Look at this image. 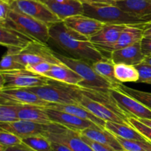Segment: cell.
I'll list each match as a JSON object with an SVG mask.
<instances>
[{"instance_id": "4", "label": "cell", "mask_w": 151, "mask_h": 151, "mask_svg": "<svg viewBox=\"0 0 151 151\" xmlns=\"http://www.w3.org/2000/svg\"><path fill=\"white\" fill-rule=\"evenodd\" d=\"M83 15L105 24L134 25L147 23L139 18L126 13L115 4H83Z\"/></svg>"}, {"instance_id": "13", "label": "cell", "mask_w": 151, "mask_h": 151, "mask_svg": "<svg viewBox=\"0 0 151 151\" xmlns=\"http://www.w3.org/2000/svg\"><path fill=\"white\" fill-rule=\"evenodd\" d=\"M44 108L47 113L48 114L50 119L53 122L64 126L66 128L70 129L73 131L78 132V133H80V132L87 128H89V127L97 126L92 121L83 119V118H81L76 115H72V114L68 113L50 109V108Z\"/></svg>"}, {"instance_id": "31", "label": "cell", "mask_w": 151, "mask_h": 151, "mask_svg": "<svg viewBox=\"0 0 151 151\" xmlns=\"http://www.w3.org/2000/svg\"><path fill=\"white\" fill-rule=\"evenodd\" d=\"M22 142L36 151H52V142L47 136L41 135L29 136L22 139Z\"/></svg>"}, {"instance_id": "28", "label": "cell", "mask_w": 151, "mask_h": 151, "mask_svg": "<svg viewBox=\"0 0 151 151\" xmlns=\"http://www.w3.org/2000/svg\"><path fill=\"white\" fill-rule=\"evenodd\" d=\"M114 62L112 61L111 58L104 56L102 59L98 62L93 64V69L103 78L107 80L112 85V88H114L119 84V81L116 78L114 75Z\"/></svg>"}, {"instance_id": "35", "label": "cell", "mask_w": 151, "mask_h": 151, "mask_svg": "<svg viewBox=\"0 0 151 151\" xmlns=\"http://www.w3.org/2000/svg\"><path fill=\"white\" fill-rule=\"evenodd\" d=\"M22 143V139L17 135L0 128V149L16 146Z\"/></svg>"}, {"instance_id": "39", "label": "cell", "mask_w": 151, "mask_h": 151, "mask_svg": "<svg viewBox=\"0 0 151 151\" xmlns=\"http://www.w3.org/2000/svg\"><path fill=\"white\" fill-rule=\"evenodd\" d=\"M81 135L83 140L87 144L89 145V147L93 150V151H116V150L111 147L108 146V145L99 143V142H95V141L94 140H91V139H88V138L86 137V136H83V135Z\"/></svg>"}, {"instance_id": "32", "label": "cell", "mask_w": 151, "mask_h": 151, "mask_svg": "<svg viewBox=\"0 0 151 151\" xmlns=\"http://www.w3.org/2000/svg\"><path fill=\"white\" fill-rule=\"evenodd\" d=\"M125 151H151L150 141L128 140L115 136Z\"/></svg>"}, {"instance_id": "36", "label": "cell", "mask_w": 151, "mask_h": 151, "mask_svg": "<svg viewBox=\"0 0 151 151\" xmlns=\"http://www.w3.org/2000/svg\"><path fill=\"white\" fill-rule=\"evenodd\" d=\"M136 68L137 69L139 75V79L138 82L146 83V84H151V66L142 62L139 65H136Z\"/></svg>"}, {"instance_id": "7", "label": "cell", "mask_w": 151, "mask_h": 151, "mask_svg": "<svg viewBox=\"0 0 151 151\" xmlns=\"http://www.w3.org/2000/svg\"><path fill=\"white\" fill-rule=\"evenodd\" d=\"M50 81V78L27 69L0 71V91L7 89L38 87L48 84Z\"/></svg>"}, {"instance_id": "3", "label": "cell", "mask_w": 151, "mask_h": 151, "mask_svg": "<svg viewBox=\"0 0 151 151\" xmlns=\"http://www.w3.org/2000/svg\"><path fill=\"white\" fill-rule=\"evenodd\" d=\"M0 25L10 27L33 41L47 44L50 38V26L31 16L10 9L8 17Z\"/></svg>"}, {"instance_id": "16", "label": "cell", "mask_w": 151, "mask_h": 151, "mask_svg": "<svg viewBox=\"0 0 151 151\" xmlns=\"http://www.w3.org/2000/svg\"><path fill=\"white\" fill-rule=\"evenodd\" d=\"M83 94V93H82ZM79 105L83 107L89 112L94 114L98 118H101L105 121H114V122L120 123V124H127L130 125L129 121L124 119L121 116L114 113V111L111 110L106 106L103 105L102 104L87 97L86 96L83 94L81 100H80Z\"/></svg>"}, {"instance_id": "10", "label": "cell", "mask_w": 151, "mask_h": 151, "mask_svg": "<svg viewBox=\"0 0 151 151\" xmlns=\"http://www.w3.org/2000/svg\"><path fill=\"white\" fill-rule=\"evenodd\" d=\"M0 104L47 107L50 105V102L43 100L35 93L27 88H15L0 91Z\"/></svg>"}, {"instance_id": "20", "label": "cell", "mask_w": 151, "mask_h": 151, "mask_svg": "<svg viewBox=\"0 0 151 151\" xmlns=\"http://www.w3.org/2000/svg\"><path fill=\"white\" fill-rule=\"evenodd\" d=\"M145 56L142 52L141 41L124 48L116 50L111 53V59L114 64H125L136 66L143 62Z\"/></svg>"}, {"instance_id": "38", "label": "cell", "mask_w": 151, "mask_h": 151, "mask_svg": "<svg viewBox=\"0 0 151 151\" xmlns=\"http://www.w3.org/2000/svg\"><path fill=\"white\" fill-rule=\"evenodd\" d=\"M53 64L47 62H40V63L34 64V65H29L25 67L27 70L30 72L38 74V75L44 76L45 73L48 72L51 70L52 67L53 66Z\"/></svg>"}, {"instance_id": "14", "label": "cell", "mask_w": 151, "mask_h": 151, "mask_svg": "<svg viewBox=\"0 0 151 151\" xmlns=\"http://www.w3.org/2000/svg\"><path fill=\"white\" fill-rule=\"evenodd\" d=\"M66 26L90 38L99 32L105 23L83 14L69 16L63 20Z\"/></svg>"}, {"instance_id": "40", "label": "cell", "mask_w": 151, "mask_h": 151, "mask_svg": "<svg viewBox=\"0 0 151 151\" xmlns=\"http://www.w3.org/2000/svg\"><path fill=\"white\" fill-rule=\"evenodd\" d=\"M10 9L11 7L8 2L0 0V22L7 20Z\"/></svg>"}, {"instance_id": "9", "label": "cell", "mask_w": 151, "mask_h": 151, "mask_svg": "<svg viewBox=\"0 0 151 151\" xmlns=\"http://www.w3.org/2000/svg\"><path fill=\"white\" fill-rule=\"evenodd\" d=\"M9 4L13 10L31 16L49 26L61 22L54 13L38 0H13Z\"/></svg>"}, {"instance_id": "11", "label": "cell", "mask_w": 151, "mask_h": 151, "mask_svg": "<svg viewBox=\"0 0 151 151\" xmlns=\"http://www.w3.org/2000/svg\"><path fill=\"white\" fill-rule=\"evenodd\" d=\"M109 93L129 118L134 117L137 119H151V110L141 102L116 88H110Z\"/></svg>"}, {"instance_id": "5", "label": "cell", "mask_w": 151, "mask_h": 151, "mask_svg": "<svg viewBox=\"0 0 151 151\" xmlns=\"http://www.w3.org/2000/svg\"><path fill=\"white\" fill-rule=\"evenodd\" d=\"M7 50H11L14 53L16 60L25 67L43 62L60 66L65 65L55 56V51L48 44L36 41H32L23 49L7 47Z\"/></svg>"}, {"instance_id": "44", "label": "cell", "mask_w": 151, "mask_h": 151, "mask_svg": "<svg viewBox=\"0 0 151 151\" xmlns=\"http://www.w3.org/2000/svg\"><path fill=\"white\" fill-rule=\"evenodd\" d=\"M52 151H73L69 147L57 142H52Z\"/></svg>"}, {"instance_id": "8", "label": "cell", "mask_w": 151, "mask_h": 151, "mask_svg": "<svg viewBox=\"0 0 151 151\" xmlns=\"http://www.w3.org/2000/svg\"><path fill=\"white\" fill-rule=\"evenodd\" d=\"M0 128L11 132L24 139L38 135L47 136L49 133H60L64 131L66 127L57 123L44 124L20 119L13 123H0Z\"/></svg>"}, {"instance_id": "19", "label": "cell", "mask_w": 151, "mask_h": 151, "mask_svg": "<svg viewBox=\"0 0 151 151\" xmlns=\"http://www.w3.org/2000/svg\"><path fill=\"white\" fill-rule=\"evenodd\" d=\"M126 25L105 24L97 33L89 38L90 41L97 49L113 44L119 38Z\"/></svg>"}, {"instance_id": "24", "label": "cell", "mask_w": 151, "mask_h": 151, "mask_svg": "<svg viewBox=\"0 0 151 151\" xmlns=\"http://www.w3.org/2000/svg\"><path fill=\"white\" fill-rule=\"evenodd\" d=\"M46 108H50V109L63 111V112L72 114V115H76V116L83 118V119L92 121L93 123L97 124L98 127H102V128H106V121H103L101 118L94 115V114L89 112L88 110H86L80 105H62V104L50 103V105H48Z\"/></svg>"}, {"instance_id": "45", "label": "cell", "mask_w": 151, "mask_h": 151, "mask_svg": "<svg viewBox=\"0 0 151 151\" xmlns=\"http://www.w3.org/2000/svg\"><path fill=\"white\" fill-rule=\"evenodd\" d=\"M143 38L151 39V22L147 23V25H145L144 33H143Z\"/></svg>"}, {"instance_id": "18", "label": "cell", "mask_w": 151, "mask_h": 151, "mask_svg": "<svg viewBox=\"0 0 151 151\" xmlns=\"http://www.w3.org/2000/svg\"><path fill=\"white\" fill-rule=\"evenodd\" d=\"M80 90L87 97L102 104L111 110L116 113L124 119L128 121L129 116L119 107L118 104L109 93V89H91L80 87Z\"/></svg>"}, {"instance_id": "26", "label": "cell", "mask_w": 151, "mask_h": 151, "mask_svg": "<svg viewBox=\"0 0 151 151\" xmlns=\"http://www.w3.org/2000/svg\"><path fill=\"white\" fill-rule=\"evenodd\" d=\"M44 76L72 85H78L81 81H83L79 74L66 65L60 66L54 65L50 71L44 74Z\"/></svg>"}, {"instance_id": "43", "label": "cell", "mask_w": 151, "mask_h": 151, "mask_svg": "<svg viewBox=\"0 0 151 151\" xmlns=\"http://www.w3.org/2000/svg\"><path fill=\"white\" fill-rule=\"evenodd\" d=\"M82 4H114L120 0H80Z\"/></svg>"}, {"instance_id": "37", "label": "cell", "mask_w": 151, "mask_h": 151, "mask_svg": "<svg viewBox=\"0 0 151 151\" xmlns=\"http://www.w3.org/2000/svg\"><path fill=\"white\" fill-rule=\"evenodd\" d=\"M128 121H129L130 125L138 130L147 140H149L151 142V127H148L144 123L141 122L139 119L134 118V117H130L128 118Z\"/></svg>"}, {"instance_id": "27", "label": "cell", "mask_w": 151, "mask_h": 151, "mask_svg": "<svg viewBox=\"0 0 151 151\" xmlns=\"http://www.w3.org/2000/svg\"><path fill=\"white\" fill-rule=\"evenodd\" d=\"M106 129L111 132L114 135L128 139V140L137 141H149L141 133L136 130L131 125L114 122V121H106Z\"/></svg>"}, {"instance_id": "48", "label": "cell", "mask_w": 151, "mask_h": 151, "mask_svg": "<svg viewBox=\"0 0 151 151\" xmlns=\"http://www.w3.org/2000/svg\"><path fill=\"white\" fill-rule=\"evenodd\" d=\"M3 1H7V2L10 3V1H13V0H3Z\"/></svg>"}, {"instance_id": "41", "label": "cell", "mask_w": 151, "mask_h": 151, "mask_svg": "<svg viewBox=\"0 0 151 151\" xmlns=\"http://www.w3.org/2000/svg\"><path fill=\"white\" fill-rule=\"evenodd\" d=\"M142 52L145 56H151V39L143 38L141 41Z\"/></svg>"}, {"instance_id": "23", "label": "cell", "mask_w": 151, "mask_h": 151, "mask_svg": "<svg viewBox=\"0 0 151 151\" xmlns=\"http://www.w3.org/2000/svg\"><path fill=\"white\" fill-rule=\"evenodd\" d=\"M79 133L91 140L108 145L116 151H125L115 135L106 128H101L98 126H96L86 129Z\"/></svg>"}, {"instance_id": "21", "label": "cell", "mask_w": 151, "mask_h": 151, "mask_svg": "<svg viewBox=\"0 0 151 151\" xmlns=\"http://www.w3.org/2000/svg\"><path fill=\"white\" fill-rule=\"evenodd\" d=\"M114 4L145 22H151V0H120Z\"/></svg>"}, {"instance_id": "34", "label": "cell", "mask_w": 151, "mask_h": 151, "mask_svg": "<svg viewBox=\"0 0 151 151\" xmlns=\"http://www.w3.org/2000/svg\"><path fill=\"white\" fill-rule=\"evenodd\" d=\"M26 69L24 65L18 62L15 58V55L11 50H7V53H5L1 60L0 65V71Z\"/></svg>"}, {"instance_id": "42", "label": "cell", "mask_w": 151, "mask_h": 151, "mask_svg": "<svg viewBox=\"0 0 151 151\" xmlns=\"http://www.w3.org/2000/svg\"><path fill=\"white\" fill-rule=\"evenodd\" d=\"M0 151H36L32 148L29 147L27 144L22 142L20 144L16 145V146L9 147L5 149H0Z\"/></svg>"}, {"instance_id": "22", "label": "cell", "mask_w": 151, "mask_h": 151, "mask_svg": "<svg viewBox=\"0 0 151 151\" xmlns=\"http://www.w3.org/2000/svg\"><path fill=\"white\" fill-rule=\"evenodd\" d=\"M32 41L33 40L19 31L10 27L0 25V44L7 48L23 49Z\"/></svg>"}, {"instance_id": "12", "label": "cell", "mask_w": 151, "mask_h": 151, "mask_svg": "<svg viewBox=\"0 0 151 151\" xmlns=\"http://www.w3.org/2000/svg\"><path fill=\"white\" fill-rule=\"evenodd\" d=\"M146 25L147 23L127 25L116 42L114 43L113 44L101 47L97 50H100L102 53L103 52H106L111 54L112 52L115 50L132 45L138 41H141L143 38V33H144V30Z\"/></svg>"}, {"instance_id": "1", "label": "cell", "mask_w": 151, "mask_h": 151, "mask_svg": "<svg viewBox=\"0 0 151 151\" xmlns=\"http://www.w3.org/2000/svg\"><path fill=\"white\" fill-rule=\"evenodd\" d=\"M47 44L57 53L84 61L90 65L105 56L94 47L89 38L66 26L63 21L50 25Z\"/></svg>"}, {"instance_id": "30", "label": "cell", "mask_w": 151, "mask_h": 151, "mask_svg": "<svg viewBox=\"0 0 151 151\" xmlns=\"http://www.w3.org/2000/svg\"><path fill=\"white\" fill-rule=\"evenodd\" d=\"M114 88L117 89L118 90L121 91L122 93H125L128 96H131V97L135 99L136 100L139 101V102H141L142 105H144L145 106L147 107L148 109H150L151 110V93L131 88V87L124 85L122 83L118 84Z\"/></svg>"}, {"instance_id": "47", "label": "cell", "mask_w": 151, "mask_h": 151, "mask_svg": "<svg viewBox=\"0 0 151 151\" xmlns=\"http://www.w3.org/2000/svg\"><path fill=\"white\" fill-rule=\"evenodd\" d=\"M143 62H145V63L147 64V65L151 66V56H146V57L145 58Z\"/></svg>"}, {"instance_id": "33", "label": "cell", "mask_w": 151, "mask_h": 151, "mask_svg": "<svg viewBox=\"0 0 151 151\" xmlns=\"http://www.w3.org/2000/svg\"><path fill=\"white\" fill-rule=\"evenodd\" d=\"M19 120L17 105L0 104V123H13Z\"/></svg>"}, {"instance_id": "17", "label": "cell", "mask_w": 151, "mask_h": 151, "mask_svg": "<svg viewBox=\"0 0 151 151\" xmlns=\"http://www.w3.org/2000/svg\"><path fill=\"white\" fill-rule=\"evenodd\" d=\"M47 137L51 142L63 144L73 151H93L89 145L83 140L79 133L70 129L66 128L60 133H49Z\"/></svg>"}, {"instance_id": "2", "label": "cell", "mask_w": 151, "mask_h": 151, "mask_svg": "<svg viewBox=\"0 0 151 151\" xmlns=\"http://www.w3.org/2000/svg\"><path fill=\"white\" fill-rule=\"evenodd\" d=\"M27 89L33 92L43 100L55 104L79 105L83 96L78 85H72L51 78L48 84Z\"/></svg>"}, {"instance_id": "29", "label": "cell", "mask_w": 151, "mask_h": 151, "mask_svg": "<svg viewBox=\"0 0 151 151\" xmlns=\"http://www.w3.org/2000/svg\"><path fill=\"white\" fill-rule=\"evenodd\" d=\"M114 75L120 83L138 82L139 79V72L135 66L125 64H115Z\"/></svg>"}, {"instance_id": "15", "label": "cell", "mask_w": 151, "mask_h": 151, "mask_svg": "<svg viewBox=\"0 0 151 151\" xmlns=\"http://www.w3.org/2000/svg\"><path fill=\"white\" fill-rule=\"evenodd\" d=\"M45 4L61 21L75 15L83 14V5L80 0H38Z\"/></svg>"}, {"instance_id": "46", "label": "cell", "mask_w": 151, "mask_h": 151, "mask_svg": "<svg viewBox=\"0 0 151 151\" xmlns=\"http://www.w3.org/2000/svg\"><path fill=\"white\" fill-rule=\"evenodd\" d=\"M141 122L144 123L145 124H146L148 127H151V119H139Z\"/></svg>"}, {"instance_id": "6", "label": "cell", "mask_w": 151, "mask_h": 151, "mask_svg": "<svg viewBox=\"0 0 151 151\" xmlns=\"http://www.w3.org/2000/svg\"><path fill=\"white\" fill-rule=\"evenodd\" d=\"M55 56L62 63L73 70L82 77L83 81L78 84L80 87L91 89H110L113 87L107 80L100 76L93 69L92 66L87 62L63 56L55 51Z\"/></svg>"}, {"instance_id": "25", "label": "cell", "mask_w": 151, "mask_h": 151, "mask_svg": "<svg viewBox=\"0 0 151 151\" xmlns=\"http://www.w3.org/2000/svg\"><path fill=\"white\" fill-rule=\"evenodd\" d=\"M19 119L44 124H54L43 107L31 105H17Z\"/></svg>"}]
</instances>
